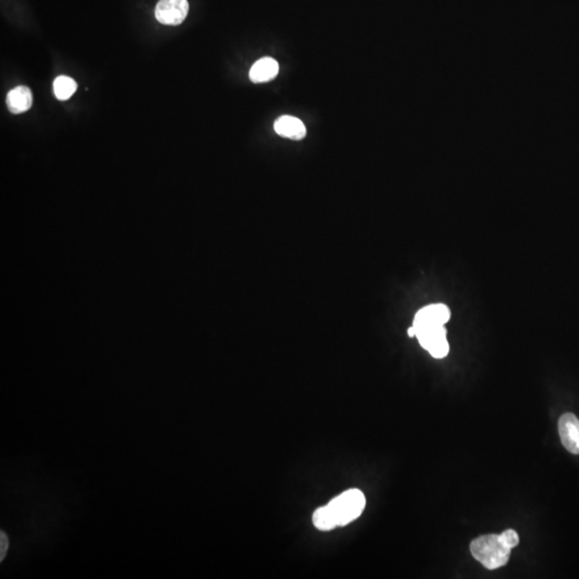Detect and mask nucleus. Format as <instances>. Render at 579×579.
<instances>
[{"label":"nucleus","mask_w":579,"mask_h":579,"mask_svg":"<svg viewBox=\"0 0 579 579\" xmlns=\"http://www.w3.org/2000/svg\"><path fill=\"white\" fill-rule=\"evenodd\" d=\"M449 309L443 304H436L421 309L413 321L412 326L419 343L434 358H443L449 354V345L444 324L449 322Z\"/></svg>","instance_id":"1"},{"label":"nucleus","mask_w":579,"mask_h":579,"mask_svg":"<svg viewBox=\"0 0 579 579\" xmlns=\"http://www.w3.org/2000/svg\"><path fill=\"white\" fill-rule=\"evenodd\" d=\"M471 554L486 569H495L504 567L510 559V550L501 534L482 535L472 541Z\"/></svg>","instance_id":"2"},{"label":"nucleus","mask_w":579,"mask_h":579,"mask_svg":"<svg viewBox=\"0 0 579 579\" xmlns=\"http://www.w3.org/2000/svg\"><path fill=\"white\" fill-rule=\"evenodd\" d=\"M366 506L364 493L358 489H350L326 504L325 508L334 527H345L358 519Z\"/></svg>","instance_id":"3"},{"label":"nucleus","mask_w":579,"mask_h":579,"mask_svg":"<svg viewBox=\"0 0 579 579\" xmlns=\"http://www.w3.org/2000/svg\"><path fill=\"white\" fill-rule=\"evenodd\" d=\"M189 12L188 0H160L156 7V19L169 26H177L187 18Z\"/></svg>","instance_id":"4"},{"label":"nucleus","mask_w":579,"mask_h":579,"mask_svg":"<svg viewBox=\"0 0 579 579\" xmlns=\"http://www.w3.org/2000/svg\"><path fill=\"white\" fill-rule=\"evenodd\" d=\"M560 438L569 453L579 455V419L573 413H565L559 419Z\"/></svg>","instance_id":"5"},{"label":"nucleus","mask_w":579,"mask_h":579,"mask_svg":"<svg viewBox=\"0 0 579 579\" xmlns=\"http://www.w3.org/2000/svg\"><path fill=\"white\" fill-rule=\"evenodd\" d=\"M274 129L278 136L291 140H303L307 134V129L303 121L293 116H281L275 123Z\"/></svg>","instance_id":"6"},{"label":"nucleus","mask_w":579,"mask_h":579,"mask_svg":"<svg viewBox=\"0 0 579 579\" xmlns=\"http://www.w3.org/2000/svg\"><path fill=\"white\" fill-rule=\"evenodd\" d=\"M278 72L279 64L277 60L271 57H264L252 66L249 77L254 83H265L274 79Z\"/></svg>","instance_id":"7"},{"label":"nucleus","mask_w":579,"mask_h":579,"mask_svg":"<svg viewBox=\"0 0 579 579\" xmlns=\"http://www.w3.org/2000/svg\"><path fill=\"white\" fill-rule=\"evenodd\" d=\"M32 106V94L28 87L19 86L9 92L7 106L13 114H22L30 110Z\"/></svg>","instance_id":"8"},{"label":"nucleus","mask_w":579,"mask_h":579,"mask_svg":"<svg viewBox=\"0 0 579 579\" xmlns=\"http://www.w3.org/2000/svg\"><path fill=\"white\" fill-rule=\"evenodd\" d=\"M77 82L66 75H60L54 81V94L60 101H66L77 92Z\"/></svg>","instance_id":"9"},{"label":"nucleus","mask_w":579,"mask_h":579,"mask_svg":"<svg viewBox=\"0 0 579 579\" xmlns=\"http://www.w3.org/2000/svg\"><path fill=\"white\" fill-rule=\"evenodd\" d=\"M501 537H502L503 541L506 542V544L508 545L510 550L515 548L519 544V535L517 534L515 530L508 529V530L503 531L501 533Z\"/></svg>","instance_id":"10"},{"label":"nucleus","mask_w":579,"mask_h":579,"mask_svg":"<svg viewBox=\"0 0 579 579\" xmlns=\"http://www.w3.org/2000/svg\"><path fill=\"white\" fill-rule=\"evenodd\" d=\"M8 547H9V541H8L7 535L5 533H0V560L3 561V557L5 556Z\"/></svg>","instance_id":"11"},{"label":"nucleus","mask_w":579,"mask_h":579,"mask_svg":"<svg viewBox=\"0 0 579 579\" xmlns=\"http://www.w3.org/2000/svg\"><path fill=\"white\" fill-rule=\"evenodd\" d=\"M408 335H409L410 337H415V328H413V326H411V328H410L409 330H408Z\"/></svg>","instance_id":"12"}]
</instances>
